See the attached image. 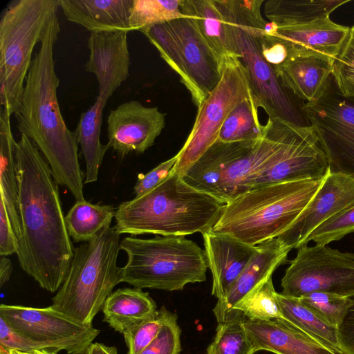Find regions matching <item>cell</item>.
<instances>
[{"instance_id":"obj_1","label":"cell","mask_w":354,"mask_h":354,"mask_svg":"<svg viewBox=\"0 0 354 354\" xmlns=\"http://www.w3.org/2000/svg\"><path fill=\"white\" fill-rule=\"evenodd\" d=\"M21 268L51 293L62 285L75 249L67 230L58 184L39 149L25 135L17 142Z\"/></svg>"},{"instance_id":"obj_2","label":"cell","mask_w":354,"mask_h":354,"mask_svg":"<svg viewBox=\"0 0 354 354\" xmlns=\"http://www.w3.org/2000/svg\"><path fill=\"white\" fill-rule=\"evenodd\" d=\"M60 30L56 13L44 30L14 115L21 135L26 136L39 149L57 183L80 201L84 200V176L78 142L75 132L68 129L62 117L57 94L59 79L55 71L54 46Z\"/></svg>"},{"instance_id":"obj_3","label":"cell","mask_w":354,"mask_h":354,"mask_svg":"<svg viewBox=\"0 0 354 354\" xmlns=\"http://www.w3.org/2000/svg\"><path fill=\"white\" fill-rule=\"evenodd\" d=\"M266 126L259 140H216L183 174L185 182L225 204L251 190L258 175L286 156L299 127L272 118Z\"/></svg>"},{"instance_id":"obj_4","label":"cell","mask_w":354,"mask_h":354,"mask_svg":"<svg viewBox=\"0 0 354 354\" xmlns=\"http://www.w3.org/2000/svg\"><path fill=\"white\" fill-rule=\"evenodd\" d=\"M225 203L188 185L174 169L158 186L120 203L114 227L121 235L185 236L211 230Z\"/></svg>"},{"instance_id":"obj_5","label":"cell","mask_w":354,"mask_h":354,"mask_svg":"<svg viewBox=\"0 0 354 354\" xmlns=\"http://www.w3.org/2000/svg\"><path fill=\"white\" fill-rule=\"evenodd\" d=\"M263 0H223L219 10L229 23L235 53L245 67L250 90L258 107L269 118L299 127H310L305 102L285 87L274 68L263 57L257 38L266 21L261 13Z\"/></svg>"},{"instance_id":"obj_6","label":"cell","mask_w":354,"mask_h":354,"mask_svg":"<svg viewBox=\"0 0 354 354\" xmlns=\"http://www.w3.org/2000/svg\"><path fill=\"white\" fill-rule=\"evenodd\" d=\"M323 180L284 182L254 188L226 203L212 230L255 246L279 238L291 227Z\"/></svg>"},{"instance_id":"obj_7","label":"cell","mask_w":354,"mask_h":354,"mask_svg":"<svg viewBox=\"0 0 354 354\" xmlns=\"http://www.w3.org/2000/svg\"><path fill=\"white\" fill-rule=\"evenodd\" d=\"M120 234L113 227L75 249L66 277L52 298L53 308L84 325H93L108 297L121 283L117 260Z\"/></svg>"},{"instance_id":"obj_8","label":"cell","mask_w":354,"mask_h":354,"mask_svg":"<svg viewBox=\"0 0 354 354\" xmlns=\"http://www.w3.org/2000/svg\"><path fill=\"white\" fill-rule=\"evenodd\" d=\"M120 248L127 255L120 268L121 282L134 288L182 290L188 283L206 280L205 251L185 236H129L120 241Z\"/></svg>"},{"instance_id":"obj_9","label":"cell","mask_w":354,"mask_h":354,"mask_svg":"<svg viewBox=\"0 0 354 354\" xmlns=\"http://www.w3.org/2000/svg\"><path fill=\"white\" fill-rule=\"evenodd\" d=\"M59 0H15L0 19V102L12 115L19 106L32 52Z\"/></svg>"},{"instance_id":"obj_10","label":"cell","mask_w":354,"mask_h":354,"mask_svg":"<svg viewBox=\"0 0 354 354\" xmlns=\"http://www.w3.org/2000/svg\"><path fill=\"white\" fill-rule=\"evenodd\" d=\"M144 35L178 75L198 108L221 78L223 59L187 17L156 25Z\"/></svg>"},{"instance_id":"obj_11","label":"cell","mask_w":354,"mask_h":354,"mask_svg":"<svg viewBox=\"0 0 354 354\" xmlns=\"http://www.w3.org/2000/svg\"><path fill=\"white\" fill-rule=\"evenodd\" d=\"M252 96L248 73L240 58L235 55L223 57L221 78L198 108L192 129L177 153L174 170L183 176L216 142L232 110Z\"/></svg>"},{"instance_id":"obj_12","label":"cell","mask_w":354,"mask_h":354,"mask_svg":"<svg viewBox=\"0 0 354 354\" xmlns=\"http://www.w3.org/2000/svg\"><path fill=\"white\" fill-rule=\"evenodd\" d=\"M304 111L328 162L329 172L354 178V97L339 92L331 75Z\"/></svg>"},{"instance_id":"obj_13","label":"cell","mask_w":354,"mask_h":354,"mask_svg":"<svg viewBox=\"0 0 354 354\" xmlns=\"http://www.w3.org/2000/svg\"><path fill=\"white\" fill-rule=\"evenodd\" d=\"M281 294L299 298L314 292L354 295V254L326 245L299 249L281 279Z\"/></svg>"},{"instance_id":"obj_14","label":"cell","mask_w":354,"mask_h":354,"mask_svg":"<svg viewBox=\"0 0 354 354\" xmlns=\"http://www.w3.org/2000/svg\"><path fill=\"white\" fill-rule=\"evenodd\" d=\"M0 317L24 337L57 353L86 354L100 333L93 325L78 323L51 306L32 308L2 304Z\"/></svg>"},{"instance_id":"obj_15","label":"cell","mask_w":354,"mask_h":354,"mask_svg":"<svg viewBox=\"0 0 354 354\" xmlns=\"http://www.w3.org/2000/svg\"><path fill=\"white\" fill-rule=\"evenodd\" d=\"M165 126V114L158 107L128 101L109 112L107 145L122 156L142 153L154 144Z\"/></svg>"},{"instance_id":"obj_16","label":"cell","mask_w":354,"mask_h":354,"mask_svg":"<svg viewBox=\"0 0 354 354\" xmlns=\"http://www.w3.org/2000/svg\"><path fill=\"white\" fill-rule=\"evenodd\" d=\"M354 205V178L328 173L297 219L278 239L290 250L306 246L309 235L319 225Z\"/></svg>"},{"instance_id":"obj_17","label":"cell","mask_w":354,"mask_h":354,"mask_svg":"<svg viewBox=\"0 0 354 354\" xmlns=\"http://www.w3.org/2000/svg\"><path fill=\"white\" fill-rule=\"evenodd\" d=\"M127 32H93L88 39L87 72L95 75L99 94L106 102L128 78L130 56Z\"/></svg>"},{"instance_id":"obj_18","label":"cell","mask_w":354,"mask_h":354,"mask_svg":"<svg viewBox=\"0 0 354 354\" xmlns=\"http://www.w3.org/2000/svg\"><path fill=\"white\" fill-rule=\"evenodd\" d=\"M202 235L213 279L212 294L220 299L232 288L257 252V245L212 230Z\"/></svg>"},{"instance_id":"obj_19","label":"cell","mask_w":354,"mask_h":354,"mask_svg":"<svg viewBox=\"0 0 354 354\" xmlns=\"http://www.w3.org/2000/svg\"><path fill=\"white\" fill-rule=\"evenodd\" d=\"M290 250L278 238L259 244L254 255L228 293L217 300L212 310L217 322L225 320L256 288L272 277L276 268L286 261Z\"/></svg>"},{"instance_id":"obj_20","label":"cell","mask_w":354,"mask_h":354,"mask_svg":"<svg viewBox=\"0 0 354 354\" xmlns=\"http://www.w3.org/2000/svg\"><path fill=\"white\" fill-rule=\"evenodd\" d=\"M350 31L330 18L286 27H277L274 34L285 45L288 58L315 55L335 60Z\"/></svg>"},{"instance_id":"obj_21","label":"cell","mask_w":354,"mask_h":354,"mask_svg":"<svg viewBox=\"0 0 354 354\" xmlns=\"http://www.w3.org/2000/svg\"><path fill=\"white\" fill-rule=\"evenodd\" d=\"M243 325L255 352L275 354H336L283 319H245Z\"/></svg>"},{"instance_id":"obj_22","label":"cell","mask_w":354,"mask_h":354,"mask_svg":"<svg viewBox=\"0 0 354 354\" xmlns=\"http://www.w3.org/2000/svg\"><path fill=\"white\" fill-rule=\"evenodd\" d=\"M133 0H59L65 17L93 32H129Z\"/></svg>"},{"instance_id":"obj_23","label":"cell","mask_w":354,"mask_h":354,"mask_svg":"<svg viewBox=\"0 0 354 354\" xmlns=\"http://www.w3.org/2000/svg\"><path fill=\"white\" fill-rule=\"evenodd\" d=\"M334 60L315 55L296 56L273 67L282 84L306 102L317 98L332 75Z\"/></svg>"},{"instance_id":"obj_24","label":"cell","mask_w":354,"mask_h":354,"mask_svg":"<svg viewBox=\"0 0 354 354\" xmlns=\"http://www.w3.org/2000/svg\"><path fill=\"white\" fill-rule=\"evenodd\" d=\"M104 321L120 333L153 317L157 312L154 300L138 288H119L106 299L103 308Z\"/></svg>"},{"instance_id":"obj_25","label":"cell","mask_w":354,"mask_h":354,"mask_svg":"<svg viewBox=\"0 0 354 354\" xmlns=\"http://www.w3.org/2000/svg\"><path fill=\"white\" fill-rule=\"evenodd\" d=\"M11 115L0 109V196L3 199L12 226L19 238L21 231L19 212V181L15 141L11 129Z\"/></svg>"},{"instance_id":"obj_26","label":"cell","mask_w":354,"mask_h":354,"mask_svg":"<svg viewBox=\"0 0 354 354\" xmlns=\"http://www.w3.org/2000/svg\"><path fill=\"white\" fill-rule=\"evenodd\" d=\"M183 15L192 19L212 49L223 59L236 55L229 23L214 0H181Z\"/></svg>"},{"instance_id":"obj_27","label":"cell","mask_w":354,"mask_h":354,"mask_svg":"<svg viewBox=\"0 0 354 354\" xmlns=\"http://www.w3.org/2000/svg\"><path fill=\"white\" fill-rule=\"evenodd\" d=\"M282 319L326 346L336 354H346L342 349L337 327L326 322L305 306L299 298L277 292Z\"/></svg>"},{"instance_id":"obj_28","label":"cell","mask_w":354,"mask_h":354,"mask_svg":"<svg viewBox=\"0 0 354 354\" xmlns=\"http://www.w3.org/2000/svg\"><path fill=\"white\" fill-rule=\"evenodd\" d=\"M106 102L97 96L94 104L81 114L76 131L78 144L86 162L85 183L95 182L108 145L100 142L102 112Z\"/></svg>"},{"instance_id":"obj_29","label":"cell","mask_w":354,"mask_h":354,"mask_svg":"<svg viewBox=\"0 0 354 354\" xmlns=\"http://www.w3.org/2000/svg\"><path fill=\"white\" fill-rule=\"evenodd\" d=\"M350 0H269L263 6L264 15L277 27L304 24L329 18L339 6Z\"/></svg>"},{"instance_id":"obj_30","label":"cell","mask_w":354,"mask_h":354,"mask_svg":"<svg viewBox=\"0 0 354 354\" xmlns=\"http://www.w3.org/2000/svg\"><path fill=\"white\" fill-rule=\"evenodd\" d=\"M115 211L113 205L92 204L85 200L76 201L65 216L69 236L75 242L91 240L111 226Z\"/></svg>"},{"instance_id":"obj_31","label":"cell","mask_w":354,"mask_h":354,"mask_svg":"<svg viewBox=\"0 0 354 354\" xmlns=\"http://www.w3.org/2000/svg\"><path fill=\"white\" fill-rule=\"evenodd\" d=\"M258 109L252 96L238 104L224 121L216 140L234 142L262 139L266 126L260 123Z\"/></svg>"},{"instance_id":"obj_32","label":"cell","mask_w":354,"mask_h":354,"mask_svg":"<svg viewBox=\"0 0 354 354\" xmlns=\"http://www.w3.org/2000/svg\"><path fill=\"white\" fill-rule=\"evenodd\" d=\"M245 319L241 312L235 310L218 322L206 354H254V348L243 325Z\"/></svg>"},{"instance_id":"obj_33","label":"cell","mask_w":354,"mask_h":354,"mask_svg":"<svg viewBox=\"0 0 354 354\" xmlns=\"http://www.w3.org/2000/svg\"><path fill=\"white\" fill-rule=\"evenodd\" d=\"M181 0H133L129 16V31L143 34L156 25L185 17L180 10Z\"/></svg>"},{"instance_id":"obj_34","label":"cell","mask_w":354,"mask_h":354,"mask_svg":"<svg viewBox=\"0 0 354 354\" xmlns=\"http://www.w3.org/2000/svg\"><path fill=\"white\" fill-rule=\"evenodd\" d=\"M276 294L272 277H270L256 288L233 311L241 312L250 320L282 319Z\"/></svg>"},{"instance_id":"obj_35","label":"cell","mask_w":354,"mask_h":354,"mask_svg":"<svg viewBox=\"0 0 354 354\" xmlns=\"http://www.w3.org/2000/svg\"><path fill=\"white\" fill-rule=\"evenodd\" d=\"M299 299L326 322L337 328L351 304L350 297L322 292L308 293Z\"/></svg>"},{"instance_id":"obj_36","label":"cell","mask_w":354,"mask_h":354,"mask_svg":"<svg viewBox=\"0 0 354 354\" xmlns=\"http://www.w3.org/2000/svg\"><path fill=\"white\" fill-rule=\"evenodd\" d=\"M169 311L162 306L151 317L130 328L124 333L127 354H140L156 337Z\"/></svg>"},{"instance_id":"obj_37","label":"cell","mask_w":354,"mask_h":354,"mask_svg":"<svg viewBox=\"0 0 354 354\" xmlns=\"http://www.w3.org/2000/svg\"><path fill=\"white\" fill-rule=\"evenodd\" d=\"M332 75L345 97H354V26L333 62Z\"/></svg>"},{"instance_id":"obj_38","label":"cell","mask_w":354,"mask_h":354,"mask_svg":"<svg viewBox=\"0 0 354 354\" xmlns=\"http://www.w3.org/2000/svg\"><path fill=\"white\" fill-rule=\"evenodd\" d=\"M354 232V205L335 215L316 228L308 237L317 245H327Z\"/></svg>"},{"instance_id":"obj_39","label":"cell","mask_w":354,"mask_h":354,"mask_svg":"<svg viewBox=\"0 0 354 354\" xmlns=\"http://www.w3.org/2000/svg\"><path fill=\"white\" fill-rule=\"evenodd\" d=\"M177 315L169 311L156 337L140 354H180V328Z\"/></svg>"},{"instance_id":"obj_40","label":"cell","mask_w":354,"mask_h":354,"mask_svg":"<svg viewBox=\"0 0 354 354\" xmlns=\"http://www.w3.org/2000/svg\"><path fill=\"white\" fill-rule=\"evenodd\" d=\"M178 161L177 154L160 163L145 175H140L133 187L136 196L142 195L158 186L165 180L173 171Z\"/></svg>"},{"instance_id":"obj_41","label":"cell","mask_w":354,"mask_h":354,"mask_svg":"<svg viewBox=\"0 0 354 354\" xmlns=\"http://www.w3.org/2000/svg\"><path fill=\"white\" fill-rule=\"evenodd\" d=\"M18 248V237L12 226L3 199L0 196V256L17 254Z\"/></svg>"},{"instance_id":"obj_42","label":"cell","mask_w":354,"mask_h":354,"mask_svg":"<svg viewBox=\"0 0 354 354\" xmlns=\"http://www.w3.org/2000/svg\"><path fill=\"white\" fill-rule=\"evenodd\" d=\"M0 344L8 349L30 352L44 348L36 342L21 336L0 317Z\"/></svg>"},{"instance_id":"obj_43","label":"cell","mask_w":354,"mask_h":354,"mask_svg":"<svg viewBox=\"0 0 354 354\" xmlns=\"http://www.w3.org/2000/svg\"><path fill=\"white\" fill-rule=\"evenodd\" d=\"M342 322L337 327L339 344L346 354H354V295Z\"/></svg>"},{"instance_id":"obj_44","label":"cell","mask_w":354,"mask_h":354,"mask_svg":"<svg viewBox=\"0 0 354 354\" xmlns=\"http://www.w3.org/2000/svg\"><path fill=\"white\" fill-rule=\"evenodd\" d=\"M12 265L11 261L7 257L0 258V287L2 288L6 283L11 276Z\"/></svg>"},{"instance_id":"obj_45","label":"cell","mask_w":354,"mask_h":354,"mask_svg":"<svg viewBox=\"0 0 354 354\" xmlns=\"http://www.w3.org/2000/svg\"><path fill=\"white\" fill-rule=\"evenodd\" d=\"M86 354H118V352L115 346L95 342L90 345Z\"/></svg>"},{"instance_id":"obj_46","label":"cell","mask_w":354,"mask_h":354,"mask_svg":"<svg viewBox=\"0 0 354 354\" xmlns=\"http://www.w3.org/2000/svg\"><path fill=\"white\" fill-rule=\"evenodd\" d=\"M10 354H57V352L49 349V348H44V349H36L30 352H24L15 349H10Z\"/></svg>"},{"instance_id":"obj_47","label":"cell","mask_w":354,"mask_h":354,"mask_svg":"<svg viewBox=\"0 0 354 354\" xmlns=\"http://www.w3.org/2000/svg\"><path fill=\"white\" fill-rule=\"evenodd\" d=\"M0 354H10V349L7 348L2 344H0Z\"/></svg>"}]
</instances>
